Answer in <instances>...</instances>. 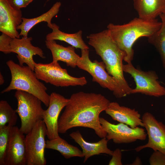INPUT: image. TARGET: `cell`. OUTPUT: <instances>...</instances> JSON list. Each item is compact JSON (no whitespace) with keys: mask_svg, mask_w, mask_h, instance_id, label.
Returning <instances> with one entry per match:
<instances>
[{"mask_svg":"<svg viewBox=\"0 0 165 165\" xmlns=\"http://www.w3.org/2000/svg\"><path fill=\"white\" fill-rule=\"evenodd\" d=\"M46 148L58 151L66 159L74 157H83L82 152L79 148L69 144L60 136L47 140Z\"/></svg>","mask_w":165,"mask_h":165,"instance_id":"22","label":"cell"},{"mask_svg":"<svg viewBox=\"0 0 165 165\" xmlns=\"http://www.w3.org/2000/svg\"><path fill=\"white\" fill-rule=\"evenodd\" d=\"M31 37H22L21 38H13L11 42V53L17 54L19 64L21 66L24 64L34 71L35 63L33 59L34 56L37 55L42 58L46 57L42 50L33 45Z\"/></svg>","mask_w":165,"mask_h":165,"instance_id":"14","label":"cell"},{"mask_svg":"<svg viewBox=\"0 0 165 165\" xmlns=\"http://www.w3.org/2000/svg\"><path fill=\"white\" fill-rule=\"evenodd\" d=\"M112 158L110 160L109 165H122V152L119 148H116L113 151Z\"/></svg>","mask_w":165,"mask_h":165,"instance_id":"28","label":"cell"},{"mask_svg":"<svg viewBox=\"0 0 165 165\" xmlns=\"http://www.w3.org/2000/svg\"><path fill=\"white\" fill-rule=\"evenodd\" d=\"M14 97L17 102L16 110L21 121L20 129L22 133L26 134L38 121L42 119L45 110L42 108V101L32 94L16 90Z\"/></svg>","mask_w":165,"mask_h":165,"instance_id":"5","label":"cell"},{"mask_svg":"<svg viewBox=\"0 0 165 165\" xmlns=\"http://www.w3.org/2000/svg\"><path fill=\"white\" fill-rule=\"evenodd\" d=\"M105 113L114 120L128 125L132 128L144 127L140 114L135 109L120 106L116 102H110Z\"/></svg>","mask_w":165,"mask_h":165,"instance_id":"16","label":"cell"},{"mask_svg":"<svg viewBox=\"0 0 165 165\" xmlns=\"http://www.w3.org/2000/svg\"><path fill=\"white\" fill-rule=\"evenodd\" d=\"M101 125L107 134L106 138L116 144L129 143L138 140L144 141L147 136L145 130L139 127L132 128L125 124L112 123L104 118H99Z\"/></svg>","mask_w":165,"mask_h":165,"instance_id":"10","label":"cell"},{"mask_svg":"<svg viewBox=\"0 0 165 165\" xmlns=\"http://www.w3.org/2000/svg\"><path fill=\"white\" fill-rule=\"evenodd\" d=\"M25 136L17 126L10 130L4 165H26Z\"/></svg>","mask_w":165,"mask_h":165,"instance_id":"12","label":"cell"},{"mask_svg":"<svg viewBox=\"0 0 165 165\" xmlns=\"http://www.w3.org/2000/svg\"><path fill=\"white\" fill-rule=\"evenodd\" d=\"M162 13H163L164 15L165 16V7Z\"/></svg>","mask_w":165,"mask_h":165,"instance_id":"33","label":"cell"},{"mask_svg":"<svg viewBox=\"0 0 165 165\" xmlns=\"http://www.w3.org/2000/svg\"><path fill=\"white\" fill-rule=\"evenodd\" d=\"M5 82V80L4 79V77L2 74V73H0V85H3Z\"/></svg>","mask_w":165,"mask_h":165,"instance_id":"31","label":"cell"},{"mask_svg":"<svg viewBox=\"0 0 165 165\" xmlns=\"http://www.w3.org/2000/svg\"><path fill=\"white\" fill-rule=\"evenodd\" d=\"M70 136L81 148L85 163L90 157L100 154H105L112 156L113 151L108 147V140L106 137L102 138L100 141L94 143L89 142L83 138L78 130L73 132Z\"/></svg>","mask_w":165,"mask_h":165,"instance_id":"17","label":"cell"},{"mask_svg":"<svg viewBox=\"0 0 165 165\" xmlns=\"http://www.w3.org/2000/svg\"><path fill=\"white\" fill-rule=\"evenodd\" d=\"M45 45L51 51L53 61H62L66 63L67 66L75 68L80 57L75 51V47L72 46L64 47L57 44L55 40L45 41Z\"/></svg>","mask_w":165,"mask_h":165,"instance_id":"18","label":"cell"},{"mask_svg":"<svg viewBox=\"0 0 165 165\" xmlns=\"http://www.w3.org/2000/svg\"><path fill=\"white\" fill-rule=\"evenodd\" d=\"M81 56L77 62V66L89 73L92 77L93 82L112 91L116 97L121 98L126 96L116 79L105 70L104 62L96 60L92 61L89 58V50H81Z\"/></svg>","mask_w":165,"mask_h":165,"instance_id":"6","label":"cell"},{"mask_svg":"<svg viewBox=\"0 0 165 165\" xmlns=\"http://www.w3.org/2000/svg\"><path fill=\"white\" fill-rule=\"evenodd\" d=\"M22 21L21 9H15L8 0H0V31L12 38H20L17 27Z\"/></svg>","mask_w":165,"mask_h":165,"instance_id":"15","label":"cell"},{"mask_svg":"<svg viewBox=\"0 0 165 165\" xmlns=\"http://www.w3.org/2000/svg\"><path fill=\"white\" fill-rule=\"evenodd\" d=\"M88 44L95 49L105 63L108 73L116 80L125 96L132 89L124 76L123 61L125 53L120 49L110 36L107 29L87 37Z\"/></svg>","mask_w":165,"mask_h":165,"instance_id":"2","label":"cell"},{"mask_svg":"<svg viewBox=\"0 0 165 165\" xmlns=\"http://www.w3.org/2000/svg\"><path fill=\"white\" fill-rule=\"evenodd\" d=\"M11 74L9 85L2 94L16 90L28 93L39 99L46 107L49 105L50 96L44 84L37 78L34 71L28 66H21L12 60L6 62Z\"/></svg>","mask_w":165,"mask_h":165,"instance_id":"4","label":"cell"},{"mask_svg":"<svg viewBox=\"0 0 165 165\" xmlns=\"http://www.w3.org/2000/svg\"><path fill=\"white\" fill-rule=\"evenodd\" d=\"M161 24L156 19L148 20L138 17L122 25L109 23L107 28L113 40L125 53L124 61L129 63L133 59V46L136 41L142 37L150 36L159 29Z\"/></svg>","mask_w":165,"mask_h":165,"instance_id":"3","label":"cell"},{"mask_svg":"<svg viewBox=\"0 0 165 165\" xmlns=\"http://www.w3.org/2000/svg\"><path fill=\"white\" fill-rule=\"evenodd\" d=\"M59 27L53 23L52 31L46 36L47 40H58L63 41L81 50H89V48L83 41L82 38V31L79 30L73 34H68L60 31Z\"/></svg>","mask_w":165,"mask_h":165,"instance_id":"21","label":"cell"},{"mask_svg":"<svg viewBox=\"0 0 165 165\" xmlns=\"http://www.w3.org/2000/svg\"><path fill=\"white\" fill-rule=\"evenodd\" d=\"M50 0H47V2H48V1H49Z\"/></svg>","mask_w":165,"mask_h":165,"instance_id":"35","label":"cell"},{"mask_svg":"<svg viewBox=\"0 0 165 165\" xmlns=\"http://www.w3.org/2000/svg\"><path fill=\"white\" fill-rule=\"evenodd\" d=\"M133 2L138 17L145 20L156 19L165 7V0H133Z\"/></svg>","mask_w":165,"mask_h":165,"instance_id":"20","label":"cell"},{"mask_svg":"<svg viewBox=\"0 0 165 165\" xmlns=\"http://www.w3.org/2000/svg\"><path fill=\"white\" fill-rule=\"evenodd\" d=\"M34 71L39 80L57 87L83 86L87 83L84 76L75 77L69 74L67 70L62 68L58 61L36 63Z\"/></svg>","mask_w":165,"mask_h":165,"instance_id":"7","label":"cell"},{"mask_svg":"<svg viewBox=\"0 0 165 165\" xmlns=\"http://www.w3.org/2000/svg\"><path fill=\"white\" fill-rule=\"evenodd\" d=\"M61 5V2H57L48 11L38 17L31 18L22 17L21 23L17 27V30H20V36L28 37V34L31 29L42 22H46L47 26L52 29L53 24L51 23V20L58 13Z\"/></svg>","mask_w":165,"mask_h":165,"instance_id":"19","label":"cell"},{"mask_svg":"<svg viewBox=\"0 0 165 165\" xmlns=\"http://www.w3.org/2000/svg\"><path fill=\"white\" fill-rule=\"evenodd\" d=\"M13 126L7 124L0 127V165H4L10 132Z\"/></svg>","mask_w":165,"mask_h":165,"instance_id":"25","label":"cell"},{"mask_svg":"<svg viewBox=\"0 0 165 165\" xmlns=\"http://www.w3.org/2000/svg\"><path fill=\"white\" fill-rule=\"evenodd\" d=\"M159 16L161 21V27L156 33L148 37V40L159 53L165 70V16L162 13Z\"/></svg>","mask_w":165,"mask_h":165,"instance_id":"23","label":"cell"},{"mask_svg":"<svg viewBox=\"0 0 165 165\" xmlns=\"http://www.w3.org/2000/svg\"><path fill=\"white\" fill-rule=\"evenodd\" d=\"M149 162L150 165H165V154L159 151H154Z\"/></svg>","mask_w":165,"mask_h":165,"instance_id":"27","label":"cell"},{"mask_svg":"<svg viewBox=\"0 0 165 165\" xmlns=\"http://www.w3.org/2000/svg\"><path fill=\"white\" fill-rule=\"evenodd\" d=\"M110 102L100 94L80 91L72 95L58 121V133L64 134L77 127L92 129L100 138L107 133L99 121V115L105 111Z\"/></svg>","mask_w":165,"mask_h":165,"instance_id":"1","label":"cell"},{"mask_svg":"<svg viewBox=\"0 0 165 165\" xmlns=\"http://www.w3.org/2000/svg\"><path fill=\"white\" fill-rule=\"evenodd\" d=\"M164 113H165V109H164Z\"/></svg>","mask_w":165,"mask_h":165,"instance_id":"34","label":"cell"},{"mask_svg":"<svg viewBox=\"0 0 165 165\" xmlns=\"http://www.w3.org/2000/svg\"><path fill=\"white\" fill-rule=\"evenodd\" d=\"M33 0H26L27 4L28 5Z\"/></svg>","mask_w":165,"mask_h":165,"instance_id":"32","label":"cell"},{"mask_svg":"<svg viewBox=\"0 0 165 165\" xmlns=\"http://www.w3.org/2000/svg\"><path fill=\"white\" fill-rule=\"evenodd\" d=\"M123 69L124 72L131 75L136 84L131 94L141 93L157 97L165 96V88L160 85L155 71H143L136 68L132 63L123 64Z\"/></svg>","mask_w":165,"mask_h":165,"instance_id":"8","label":"cell"},{"mask_svg":"<svg viewBox=\"0 0 165 165\" xmlns=\"http://www.w3.org/2000/svg\"><path fill=\"white\" fill-rule=\"evenodd\" d=\"M141 119L144 127L147 131L148 141L145 144L139 146L134 150L139 152L145 148H149L165 154V125L158 121L148 112L144 113Z\"/></svg>","mask_w":165,"mask_h":165,"instance_id":"11","label":"cell"},{"mask_svg":"<svg viewBox=\"0 0 165 165\" xmlns=\"http://www.w3.org/2000/svg\"><path fill=\"white\" fill-rule=\"evenodd\" d=\"M9 4L14 8L21 9L26 7L28 5L26 0H8Z\"/></svg>","mask_w":165,"mask_h":165,"instance_id":"29","label":"cell"},{"mask_svg":"<svg viewBox=\"0 0 165 165\" xmlns=\"http://www.w3.org/2000/svg\"><path fill=\"white\" fill-rule=\"evenodd\" d=\"M17 113L6 101L1 100L0 127L7 124L15 126L18 118Z\"/></svg>","mask_w":165,"mask_h":165,"instance_id":"24","label":"cell"},{"mask_svg":"<svg viewBox=\"0 0 165 165\" xmlns=\"http://www.w3.org/2000/svg\"><path fill=\"white\" fill-rule=\"evenodd\" d=\"M12 38L8 35L2 33L0 36V51L7 54L11 53L10 44Z\"/></svg>","mask_w":165,"mask_h":165,"instance_id":"26","label":"cell"},{"mask_svg":"<svg viewBox=\"0 0 165 165\" xmlns=\"http://www.w3.org/2000/svg\"><path fill=\"white\" fill-rule=\"evenodd\" d=\"M142 164V163L141 159L139 157L137 156L131 165H141Z\"/></svg>","mask_w":165,"mask_h":165,"instance_id":"30","label":"cell"},{"mask_svg":"<svg viewBox=\"0 0 165 165\" xmlns=\"http://www.w3.org/2000/svg\"><path fill=\"white\" fill-rule=\"evenodd\" d=\"M47 130L42 119L38 121L25 136L27 165H46L44 155Z\"/></svg>","mask_w":165,"mask_h":165,"instance_id":"9","label":"cell"},{"mask_svg":"<svg viewBox=\"0 0 165 165\" xmlns=\"http://www.w3.org/2000/svg\"><path fill=\"white\" fill-rule=\"evenodd\" d=\"M50 96L49 104L48 108L44 110L42 120L47 128V137L50 140L59 137L58 127L59 116L68 102L69 99L56 92H52Z\"/></svg>","mask_w":165,"mask_h":165,"instance_id":"13","label":"cell"}]
</instances>
